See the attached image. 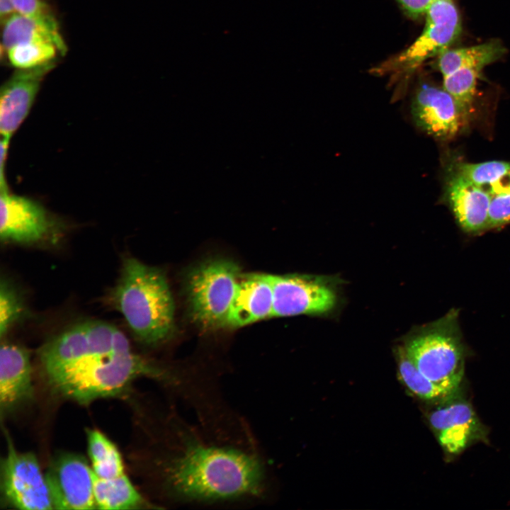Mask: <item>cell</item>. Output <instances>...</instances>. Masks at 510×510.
Instances as JSON below:
<instances>
[{"mask_svg":"<svg viewBox=\"0 0 510 510\" xmlns=\"http://www.w3.org/2000/svg\"><path fill=\"white\" fill-rule=\"evenodd\" d=\"M144 468L166 504H256L268 490L266 460L249 427L219 430L183 419L173 407L152 429Z\"/></svg>","mask_w":510,"mask_h":510,"instance_id":"1","label":"cell"},{"mask_svg":"<svg viewBox=\"0 0 510 510\" xmlns=\"http://www.w3.org/2000/svg\"><path fill=\"white\" fill-rule=\"evenodd\" d=\"M39 360L52 390L83 404L118 396L141 377L166 385L173 375L172 368L138 355L120 330L97 320L79 322L47 341Z\"/></svg>","mask_w":510,"mask_h":510,"instance_id":"2","label":"cell"},{"mask_svg":"<svg viewBox=\"0 0 510 510\" xmlns=\"http://www.w3.org/2000/svg\"><path fill=\"white\" fill-rule=\"evenodd\" d=\"M109 300L142 344L156 346L173 336L174 302L166 277L159 268L125 258Z\"/></svg>","mask_w":510,"mask_h":510,"instance_id":"3","label":"cell"},{"mask_svg":"<svg viewBox=\"0 0 510 510\" xmlns=\"http://www.w3.org/2000/svg\"><path fill=\"white\" fill-rule=\"evenodd\" d=\"M458 314V310H450L438 320L418 329L404 348L426 378L452 395L459 390L463 379L466 354Z\"/></svg>","mask_w":510,"mask_h":510,"instance_id":"4","label":"cell"},{"mask_svg":"<svg viewBox=\"0 0 510 510\" xmlns=\"http://www.w3.org/2000/svg\"><path fill=\"white\" fill-rule=\"evenodd\" d=\"M240 266L226 258L202 261L191 268L185 278L189 314L204 330L228 327L229 314L242 276Z\"/></svg>","mask_w":510,"mask_h":510,"instance_id":"5","label":"cell"},{"mask_svg":"<svg viewBox=\"0 0 510 510\" xmlns=\"http://www.w3.org/2000/svg\"><path fill=\"white\" fill-rule=\"evenodd\" d=\"M419 37L407 50L378 68L380 74L409 72L428 59L438 56L461 32V20L453 0H437L426 11Z\"/></svg>","mask_w":510,"mask_h":510,"instance_id":"6","label":"cell"},{"mask_svg":"<svg viewBox=\"0 0 510 510\" xmlns=\"http://www.w3.org/2000/svg\"><path fill=\"white\" fill-rule=\"evenodd\" d=\"M0 489L6 506L23 510L54 509L46 475L36 457L16 450L11 443L1 460Z\"/></svg>","mask_w":510,"mask_h":510,"instance_id":"7","label":"cell"},{"mask_svg":"<svg viewBox=\"0 0 510 510\" xmlns=\"http://www.w3.org/2000/svg\"><path fill=\"white\" fill-rule=\"evenodd\" d=\"M273 317L327 312L335 305L334 289L324 279L306 275H269Z\"/></svg>","mask_w":510,"mask_h":510,"instance_id":"8","label":"cell"},{"mask_svg":"<svg viewBox=\"0 0 510 510\" xmlns=\"http://www.w3.org/2000/svg\"><path fill=\"white\" fill-rule=\"evenodd\" d=\"M54 509H94L92 468L81 455L62 453L52 460L45 473Z\"/></svg>","mask_w":510,"mask_h":510,"instance_id":"9","label":"cell"},{"mask_svg":"<svg viewBox=\"0 0 510 510\" xmlns=\"http://www.w3.org/2000/svg\"><path fill=\"white\" fill-rule=\"evenodd\" d=\"M0 237L1 241L21 244L40 242L50 235L55 224L45 209L24 196L1 189Z\"/></svg>","mask_w":510,"mask_h":510,"instance_id":"10","label":"cell"},{"mask_svg":"<svg viewBox=\"0 0 510 510\" xmlns=\"http://www.w3.org/2000/svg\"><path fill=\"white\" fill-rule=\"evenodd\" d=\"M415 125L438 140L455 137L467 119L454 98L443 88L426 84L416 91L411 106Z\"/></svg>","mask_w":510,"mask_h":510,"instance_id":"11","label":"cell"},{"mask_svg":"<svg viewBox=\"0 0 510 510\" xmlns=\"http://www.w3.org/2000/svg\"><path fill=\"white\" fill-rule=\"evenodd\" d=\"M429 421L441 446L449 454H458L472 442L486 436L470 404L455 396L432 412Z\"/></svg>","mask_w":510,"mask_h":510,"instance_id":"12","label":"cell"},{"mask_svg":"<svg viewBox=\"0 0 510 510\" xmlns=\"http://www.w3.org/2000/svg\"><path fill=\"white\" fill-rule=\"evenodd\" d=\"M55 62L30 69H17L2 85L0 94V130L10 139L28 115L45 76Z\"/></svg>","mask_w":510,"mask_h":510,"instance_id":"13","label":"cell"},{"mask_svg":"<svg viewBox=\"0 0 510 510\" xmlns=\"http://www.w3.org/2000/svg\"><path fill=\"white\" fill-rule=\"evenodd\" d=\"M32 367L28 351L4 341L0 348V408L8 414L33 397Z\"/></svg>","mask_w":510,"mask_h":510,"instance_id":"14","label":"cell"},{"mask_svg":"<svg viewBox=\"0 0 510 510\" xmlns=\"http://www.w3.org/2000/svg\"><path fill=\"white\" fill-rule=\"evenodd\" d=\"M445 196L460 228L470 234L487 230L490 193L454 171L446 181Z\"/></svg>","mask_w":510,"mask_h":510,"instance_id":"15","label":"cell"},{"mask_svg":"<svg viewBox=\"0 0 510 510\" xmlns=\"http://www.w3.org/2000/svg\"><path fill=\"white\" fill-rule=\"evenodd\" d=\"M269 274H242L230 307L228 327L238 328L273 317Z\"/></svg>","mask_w":510,"mask_h":510,"instance_id":"16","label":"cell"},{"mask_svg":"<svg viewBox=\"0 0 510 510\" xmlns=\"http://www.w3.org/2000/svg\"><path fill=\"white\" fill-rule=\"evenodd\" d=\"M1 52L21 43L46 41L55 44L61 55L67 47L59 30L52 29L30 18L16 13L3 24Z\"/></svg>","mask_w":510,"mask_h":510,"instance_id":"17","label":"cell"},{"mask_svg":"<svg viewBox=\"0 0 510 510\" xmlns=\"http://www.w3.org/2000/svg\"><path fill=\"white\" fill-rule=\"evenodd\" d=\"M505 52L504 47L498 40L455 49H446L438 57V68L443 76L461 68H472L480 71L499 60Z\"/></svg>","mask_w":510,"mask_h":510,"instance_id":"18","label":"cell"},{"mask_svg":"<svg viewBox=\"0 0 510 510\" xmlns=\"http://www.w3.org/2000/svg\"><path fill=\"white\" fill-rule=\"evenodd\" d=\"M94 494L96 509H132L149 504L126 474L105 480L94 473Z\"/></svg>","mask_w":510,"mask_h":510,"instance_id":"19","label":"cell"},{"mask_svg":"<svg viewBox=\"0 0 510 510\" xmlns=\"http://www.w3.org/2000/svg\"><path fill=\"white\" fill-rule=\"evenodd\" d=\"M88 451L96 476L108 480L125 474L122 456L115 444L97 429L87 431Z\"/></svg>","mask_w":510,"mask_h":510,"instance_id":"20","label":"cell"},{"mask_svg":"<svg viewBox=\"0 0 510 510\" xmlns=\"http://www.w3.org/2000/svg\"><path fill=\"white\" fill-rule=\"evenodd\" d=\"M399 372L409 390L424 400L446 401L455 396L426 378L412 361L404 348L399 353Z\"/></svg>","mask_w":510,"mask_h":510,"instance_id":"21","label":"cell"},{"mask_svg":"<svg viewBox=\"0 0 510 510\" xmlns=\"http://www.w3.org/2000/svg\"><path fill=\"white\" fill-rule=\"evenodd\" d=\"M10 64L16 69H30L56 61L60 54L57 47L50 42L34 41L18 44L6 52Z\"/></svg>","mask_w":510,"mask_h":510,"instance_id":"22","label":"cell"},{"mask_svg":"<svg viewBox=\"0 0 510 510\" xmlns=\"http://www.w3.org/2000/svg\"><path fill=\"white\" fill-rule=\"evenodd\" d=\"M480 72L472 68H461L443 76V88L454 98L466 118L472 110Z\"/></svg>","mask_w":510,"mask_h":510,"instance_id":"23","label":"cell"},{"mask_svg":"<svg viewBox=\"0 0 510 510\" xmlns=\"http://www.w3.org/2000/svg\"><path fill=\"white\" fill-rule=\"evenodd\" d=\"M468 181L489 190L510 174V162L488 161L481 163H459L455 171Z\"/></svg>","mask_w":510,"mask_h":510,"instance_id":"24","label":"cell"},{"mask_svg":"<svg viewBox=\"0 0 510 510\" xmlns=\"http://www.w3.org/2000/svg\"><path fill=\"white\" fill-rule=\"evenodd\" d=\"M488 191L491 197L487 230L510 224V174Z\"/></svg>","mask_w":510,"mask_h":510,"instance_id":"25","label":"cell"},{"mask_svg":"<svg viewBox=\"0 0 510 510\" xmlns=\"http://www.w3.org/2000/svg\"><path fill=\"white\" fill-rule=\"evenodd\" d=\"M22 301L15 288L6 280L0 283V335L3 337L21 317Z\"/></svg>","mask_w":510,"mask_h":510,"instance_id":"26","label":"cell"},{"mask_svg":"<svg viewBox=\"0 0 510 510\" xmlns=\"http://www.w3.org/2000/svg\"><path fill=\"white\" fill-rule=\"evenodd\" d=\"M12 2L16 13L60 30L54 12L45 0H12Z\"/></svg>","mask_w":510,"mask_h":510,"instance_id":"27","label":"cell"},{"mask_svg":"<svg viewBox=\"0 0 510 510\" xmlns=\"http://www.w3.org/2000/svg\"><path fill=\"white\" fill-rule=\"evenodd\" d=\"M436 1L437 0H397L405 13L413 18L424 16Z\"/></svg>","mask_w":510,"mask_h":510,"instance_id":"28","label":"cell"},{"mask_svg":"<svg viewBox=\"0 0 510 510\" xmlns=\"http://www.w3.org/2000/svg\"><path fill=\"white\" fill-rule=\"evenodd\" d=\"M16 13L12 0H0V19L1 25Z\"/></svg>","mask_w":510,"mask_h":510,"instance_id":"29","label":"cell"}]
</instances>
